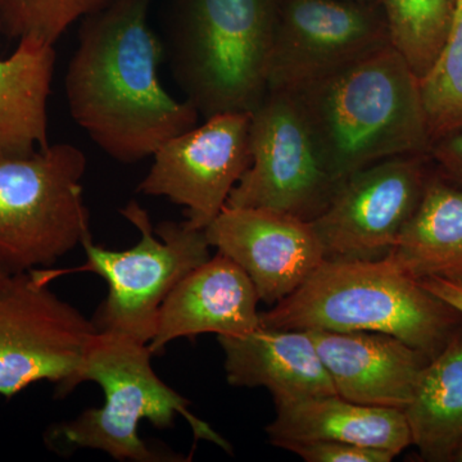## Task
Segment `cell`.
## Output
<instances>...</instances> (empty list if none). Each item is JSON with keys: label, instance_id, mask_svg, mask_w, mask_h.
Segmentation results:
<instances>
[{"label": "cell", "instance_id": "cell-1", "mask_svg": "<svg viewBox=\"0 0 462 462\" xmlns=\"http://www.w3.org/2000/svg\"><path fill=\"white\" fill-rule=\"evenodd\" d=\"M151 2L111 0L84 17L67 67L69 114L106 154L123 163L153 156L199 123V111L173 98L158 78L165 50L149 25Z\"/></svg>", "mask_w": 462, "mask_h": 462}, {"label": "cell", "instance_id": "cell-2", "mask_svg": "<svg viewBox=\"0 0 462 462\" xmlns=\"http://www.w3.org/2000/svg\"><path fill=\"white\" fill-rule=\"evenodd\" d=\"M291 91L338 184L379 161L430 152L420 79L392 44Z\"/></svg>", "mask_w": 462, "mask_h": 462}, {"label": "cell", "instance_id": "cell-3", "mask_svg": "<svg viewBox=\"0 0 462 462\" xmlns=\"http://www.w3.org/2000/svg\"><path fill=\"white\" fill-rule=\"evenodd\" d=\"M260 320L276 329L387 334L433 358L461 327L462 315L387 256L325 260Z\"/></svg>", "mask_w": 462, "mask_h": 462}, {"label": "cell", "instance_id": "cell-4", "mask_svg": "<svg viewBox=\"0 0 462 462\" xmlns=\"http://www.w3.org/2000/svg\"><path fill=\"white\" fill-rule=\"evenodd\" d=\"M282 2L172 0L163 50L199 116L251 114L263 102Z\"/></svg>", "mask_w": 462, "mask_h": 462}, {"label": "cell", "instance_id": "cell-5", "mask_svg": "<svg viewBox=\"0 0 462 462\" xmlns=\"http://www.w3.org/2000/svg\"><path fill=\"white\" fill-rule=\"evenodd\" d=\"M147 343L125 334L97 331L85 354L79 384L94 382L105 392V404L85 410L72 420L51 425L45 442L57 452L98 449L118 461H182V456L152 448L139 437L142 420L169 430L185 418L194 437L231 452L230 443L189 410V401L160 379Z\"/></svg>", "mask_w": 462, "mask_h": 462}, {"label": "cell", "instance_id": "cell-6", "mask_svg": "<svg viewBox=\"0 0 462 462\" xmlns=\"http://www.w3.org/2000/svg\"><path fill=\"white\" fill-rule=\"evenodd\" d=\"M84 152L69 143L0 157V264L14 273L48 269L91 238Z\"/></svg>", "mask_w": 462, "mask_h": 462}, {"label": "cell", "instance_id": "cell-7", "mask_svg": "<svg viewBox=\"0 0 462 462\" xmlns=\"http://www.w3.org/2000/svg\"><path fill=\"white\" fill-rule=\"evenodd\" d=\"M121 215L141 234L138 245L112 251L83 243L87 264L84 272L99 275L108 294L94 316L99 331L125 334L142 343L156 333L158 315L167 296L182 278L211 258L206 231L187 220L163 221L153 227L147 209L130 200Z\"/></svg>", "mask_w": 462, "mask_h": 462}, {"label": "cell", "instance_id": "cell-8", "mask_svg": "<svg viewBox=\"0 0 462 462\" xmlns=\"http://www.w3.org/2000/svg\"><path fill=\"white\" fill-rule=\"evenodd\" d=\"M48 269L14 273L0 287V396L11 398L39 382L65 397L79 385L85 354L97 329L57 296Z\"/></svg>", "mask_w": 462, "mask_h": 462}, {"label": "cell", "instance_id": "cell-9", "mask_svg": "<svg viewBox=\"0 0 462 462\" xmlns=\"http://www.w3.org/2000/svg\"><path fill=\"white\" fill-rule=\"evenodd\" d=\"M249 145L251 165L226 206L273 209L312 221L338 190L293 91H267L251 112Z\"/></svg>", "mask_w": 462, "mask_h": 462}, {"label": "cell", "instance_id": "cell-10", "mask_svg": "<svg viewBox=\"0 0 462 462\" xmlns=\"http://www.w3.org/2000/svg\"><path fill=\"white\" fill-rule=\"evenodd\" d=\"M428 154L379 161L349 175L312 226L325 260H380L420 206L431 172Z\"/></svg>", "mask_w": 462, "mask_h": 462}, {"label": "cell", "instance_id": "cell-11", "mask_svg": "<svg viewBox=\"0 0 462 462\" xmlns=\"http://www.w3.org/2000/svg\"><path fill=\"white\" fill-rule=\"evenodd\" d=\"M392 44L380 3L282 0L273 35L269 90H293Z\"/></svg>", "mask_w": 462, "mask_h": 462}, {"label": "cell", "instance_id": "cell-12", "mask_svg": "<svg viewBox=\"0 0 462 462\" xmlns=\"http://www.w3.org/2000/svg\"><path fill=\"white\" fill-rule=\"evenodd\" d=\"M249 123L251 114L226 112L169 139L152 156L139 193L184 207L188 223L205 230L251 165Z\"/></svg>", "mask_w": 462, "mask_h": 462}, {"label": "cell", "instance_id": "cell-13", "mask_svg": "<svg viewBox=\"0 0 462 462\" xmlns=\"http://www.w3.org/2000/svg\"><path fill=\"white\" fill-rule=\"evenodd\" d=\"M205 231L211 247L238 264L270 306L291 296L325 261L311 221L284 212L225 206Z\"/></svg>", "mask_w": 462, "mask_h": 462}, {"label": "cell", "instance_id": "cell-14", "mask_svg": "<svg viewBox=\"0 0 462 462\" xmlns=\"http://www.w3.org/2000/svg\"><path fill=\"white\" fill-rule=\"evenodd\" d=\"M258 302L247 273L217 252L182 278L167 296L149 349L153 356L161 355L179 338L247 334L261 325Z\"/></svg>", "mask_w": 462, "mask_h": 462}, {"label": "cell", "instance_id": "cell-15", "mask_svg": "<svg viewBox=\"0 0 462 462\" xmlns=\"http://www.w3.org/2000/svg\"><path fill=\"white\" fill-rule=\"evenodd\" d=\"M338 396L404 410L430 358L387 334L309 330Z\"/></svg>", "mask_w": 462, "mask_h": 462}, {"label": "cell", "instance_id": "cell-16", "mask_svg": "<svg viewBox=\"0 0 462 462\" xmlns=\"http://www.w3.org/2000/svg\"><path fill=\"white\" fill-rule=\"evenodd\" d=\"M217 339L233 387L266 388L273 401L337 394L309 330L260 325L243 336Z\"/></svg>", "mask_w": 462, "mask_h": 462}, {"label": "cell", "instance_id": "cell-17", "mask_svg": "<svg viewBox=\"0 0 462 462\" xmlns=\"http://www.w3.org/2000/svg\"><path fill=\"white\" fill-rule=\"evenodd\" d=\"M275 418L266 427L272 445L337 440L396 456L412 446L403 410L367 406L338 394L273 401Z\"/></svg>", "mask_w": 462, "mask_h": 462}, {"label": "cell", "instance_id": "cell-18", "mask_svg": "<svg viewBox=\"0 0 462 462\" xmlns=\"http://www.w3.org/2000/svg\"><path fill=\"white\" fill-rule=\"evenodd\" d=\"M388 257L416 281L462 284V185L431 172L420 206Z\"/></svg>", "mask_w": 462, "mask_h": 462}, {"label": "cell", "instance_id": "cell-19", "mask_svg": "<svg viewBox=\"0 0 462 462\" xmlns=\"http://www.w3.org/2000/svg\"><path fill=\"white\" fill-rule=\"evenodd\" d=\"M56 67L54 45L23 39L0 60V157L47 148L48 100Z\"/></svg>", "mask_w": 462, "mask_h": 462}, {"label": "cell", "instance_id": "cell-20", "mask_svg": "<svg viewBox=\"0 0 462 462\" xmlns=\"http://www.w3.org/2000/svg\"><path fill=\"white\" fill-rule=\"evenodd\" d=\"M403 412L421 457L452 462L462 445V325L425 365Z\"/></svg>", "mask_w": 462, "mask_h": 462}, {"label": "cell", "instance_id": "cell-21", "mask_svg": "<svg viewBox=\"0 0 462 462\" xmlns=\"http://www.w3.org/2000/svg\"><path fill=\"white\" fill-rule=\"evenodd\" d=\"M457 0H380L392 45L413 74L424 78L434 65L454 21Z\"/></svg>", "mask_w": 462, "mask_h": 462}, {"label": "cell", "instance_id": "cell-22", "mask_svg": "<svg viewBox=\"0 0 462 462\" xmlns=\"http://www.w3.org/2000/svg\"><path fill=\"white\" fill-rule=\"evenodd\" d=\"M420 93L431 143L462 132V0L439 56L420 79Z\"/></svg>", "mask_w": 462, "mask_h": 462}, {"label": "cell", "instance_id": "cell-23", "mask_svg": "<svg viewBox=\"0 0 462 462\" xmlns=\"http://www.w3.org/2000/svg\"><path fill=\"white\" fill-rule=\"evenodd\" d=\"M111 0H0V33L54 45L78 21Z\"/></svg>", "mask_w": 462, "mask_h": 462}, {"label": "cell", "instance_id": "cell-24", "mask_svg": "<svg viewBox=\"0 0 462 462\" xmlns=\"http://www.w3.org/2000/svg\"><path fill=\"white\" fill-rule=\"evenodd\" d=\"M307 462H391L396 457L392 452L337 442V440H310V442H285L278 445Z\"/></svg>", "mask_w": 462, "mask_h": 462}, {"label": "cell", "instance_id": "cell-25", "mask_svg": "<svg viewBox=\"0 0 462 462\" xmlns=\"http://www.w3.org/2000/svg\"><path fill=\"white\" fill-rule=\"evenodd\" d=\"M428 156L438 171L462 185V132L448 134L431 143Z\"/></svg>", "mask_w": 462, "mask_h": 462}, {"label": "cell", "instance_id": "cell-26", "mask_svg": "<svg viewBox=\"0 0 462 462\" xmlns=\"http://www.w3.org/2000/svg\"><path fill=\"white\" fill-rule=\"evenodd\" d=\"M422 287L428 289L434 296L445 300L456 311L462 315V284L443 281V279H425L420 281Z\"/></svg>", "mask_w": 462, "mask_h": 462}, {"label": "cell", "instance_id": "cell-27", "mask_svg": "<svg viewBox=\"0 0 462 462\" xmlns=\"http://www.w3.org/2000/svg\"><path fill=\"white\" fill-rule=\"evenodd\" d=\"M11 276L12 273H8L7 270H5V267L0 264V287H3V285L8 282V279L11 278Z\"/></svg>", "mask_w": 462, "mask_h": 462}, {"label": "cell", "instance_id": "cell-28", "mask_svg": "<svg viewBox=\"0 0 462 462\" xmlns=\"http://www.w3.org/2000/svg\"><path fill=\"white\" fill-rule=\"evenodd\" d=\"M452 462H462V445L460 446V448L456 451L454 458H452Z\"/></svg>", "mask_w": 462, "mask_h": 462}, {"label": "cell", "instance_id": "cell-29", "mask_svg": "<svg viewBox=\"0 0 462 462\" xmlns=\"http://www.w3.org/2000/svg\"><path fill=\"white\" fill-rule=\"evenodd\" d=\"M357 2H364V3H379L380 0H357Z\"/></svg>", "mask_w": 462, "mask_h": 462}]
</instances>
